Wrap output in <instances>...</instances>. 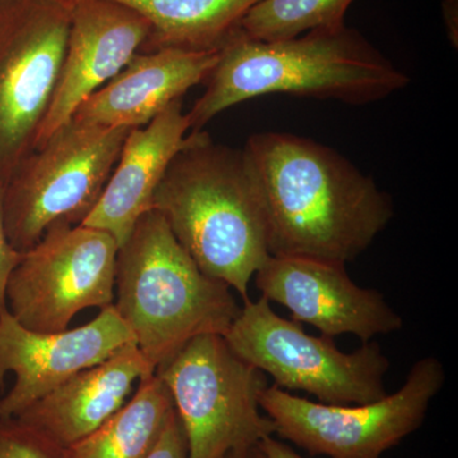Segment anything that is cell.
I'll return each instance as SVG.
<instances>
[{
	"label": "cell",
	"instance_id": "1",
	"mask_svg": "<svg viewBox=\"0 0 458 458\" xmlns=\"http://www.w3.org/2000/svg\"><path fill=\"white\" fill-rule=\"evenodd\" d=\"M242 150L264 207L270 256L345 264L394 218L393 200L375 180L324 144L264 131Z\"/></svg>",
	"mask_w": 458,
	"mask_h": 458
},
{
	"label": "cell",
	"instance_id": "16",
	"mask_svg": "<svg viewBox=\"0 0 458 458\" xmlns=\"http://www.w3.org/2000/svg\"><path fill=\"white\" fill-rule=\"evenodd\" d=\"M135 342L77 373L18 414L21 424L59 450L86 438L126 403L137 379L153 375Z\"/></svg>",
	"mask_w": 458,
	"mask_h": 458
},
{
	"label": "cell",
	"instance_id": "13",
	"mask_svg": "<svg viewBox=\"0 0 458 458\" xmlns=\"http://www.w3.org/2000/svg\"><path fill=\"white\" fill-rule=\"evenodd\" d=\"M149 31L146 18L116 0L75 2L59 78L35 148L123 71L143 49Z\"/></svg>",
	"mask_w": 458,
	"mask_h": 458
},
{
	"label": "cell",
	"instance_id": "4",
	"mask_svg": "<svg viewBox=\"0 0 458 458\" xmlns=\"http://www.w3.org/2000/svg\"><path fill=\"white\" fill-rule=\"evenodd\" d=\"M114 304L153 369L194 337L225 336L241 307L201 271L161 213L148 210L119 247Z\"/></svg>",
	"mask_w": 458,
	"mask_h": 458
},
{
	"label": "cell",
	"instance_id": "23",
	"mask_svg": "<svg viewBox=\"0 0 458 458\" xmlns=\"http://www.w3.org/2000/svg\"><path fill=\"white\" fill-rule=\"evenodd\" d=\"M442 17L452 47H458V0H442Z\"/></svg>",
	"mask_w": 458,
	"mask_h": 458
},
{
	"label": "cell",
	"instance_id": "17",
	"mask_svg": "<svg viewBox=\"0 0 458 458\" xmlns=\"http://www.w3.org/2000/svg\"><path fill=\"white\" fill-rule=\"evenodd\" d=\"M141 14L149 36L140 51L219 50L261 0H116Z\"/></svg>",
	"mask_w": 458,
	"mask_h": 458
},
{
	"label": "cell",
	"instance_id": "8",
	"mask_svg": "<svg viewBox=\"0 0 458 458\" xmlns=\"http://www.w3.org/2000/svg\"><path fill=\"white\" fill-rule=\"evenodd\" d=\"M445 367L436 357L419 360L393 394L360 405H327L267 386L260 408L276 436L310 456L382 458L426 420L430 403L445 386Z\"/></svg>",
	"mask_w": 458,
	"mask_h": 458
},
{
	"label": "cell",
	"instance_id": "14",
	"mask_svg": "<svg viewBox=\"0 0 458 458\" xmlns=\"http://www.w3.org/2000/svg\"><path fill=\"white\" fill-rule=\"evenodd\" d=\"M189 131L182 98L147 125L131 129L101 197L82 225L106 232L122 247L140 216L152 209L156 190L185 146Z\"/></svg>",
	"mask_w": 458,
	"mask_h": 458
},
{
	"label": "cell",
	"instance_id": "7",
	"mask_svg": "<svg viewBox=\"0 0 458 458\" xmlns=\"http://www.w3.org/2000/svg\"><path fill=\"white\" fill-rule=\"evenodd\" d=\"M225 339L238 357L288 393L303 391L327 405H360L387 394L390 361L378 344L339 351L334 337L310 335L301 324L274 311L264 297L243 302Z\"/></svg>",
	"mask_w": 458,
	"mask_h": 458
},
{
	"label": "cell",
	"instance_id": "25",
	"mask_svg": "<svg viewBox=\"0 0 458 458\" xmlns=\"http://www.w3.org/2000/svg\"><path fill=\"white\" fill-rule=\"evenodd\" d=\"M227 458H264V454H262L260 448L256 447L250 451L241 452V454H231Z\"/></svg>",
	"mask_w": 458,
	"mask_h": 458
},
{
	"label": "cell",
	"instance_id": "6",
	"mask_svg": "<svg viewBox=\"0 0 458 458\" xmlns=\"http://www.w3.org/2000/svg\"><path fill=\"white\" fill-rule=\"evenodd\" d=\"M185 433L189 458H227L259 447L276 427L261 414L267 376L225 336L194 337L157 367Z\"/></svg>",
	"mask_w": 458,
	"mask_h": 458
},
{
	"label": "cell",
	"instance_id": "18",
	"mask_svg": "<svg viewBox=\"0 0 458 458\" xmlns=\"http://www.w3.org/2000/svg\"><path fill=\"white\" fill-rule=\"evenodd\" d=\"M174 412L161 378L143 377L137 393L95 432L60 451V458H148Z\"/></svg>",
	"mask_w": 458,
	"mask_h": 458
},
{
	"label": "cell",
	"instance_id": "19",
	"mask_svg": "<svg viewBox=\"0 0 458 458\" xmlns=\"http://www.w3.org/2000/svg\"><path fill=\"white\" fill-rule=\"evenodd\" d=\"M354 0H261L241 21L240 32L256 41L297 38L316 29L345 25Z\"/></svg>",
	"mask_w": 458,
	"mask_h": 458
},
{
	"label": "cell",
	"instance_id": "5",
	"mask_svg": "<svg viewBox=\"0 0 458 458\" xmlns=\"http://www.w3.org/2000/svg\"><path fill=\"white\" fill-rule=\"evenodd\" d=\"M131 131L72 119L21 162L2 195L5 232L14 250L25 254L55 225H82Z\"/></svg>",
	"mask_w": 458,
	"mask_h": 458
},
{
	"label": "cell",
	"instance_id": "9",
	"mask_svg": "<svg viewBox=\"0 0 458 458\" xmlns=\"http://www.w3.org/2000/svg\"><path fill=\"white\" fill-rule=\"evenodd\" d=\"M77 0H0V192L35 149Z\"/></svg>",
	"mask_w": 458,
	"mask_h": 458
},
{
	"label": "cell",
	"instance_id": "24",
	"mask_svg": "<svg viewBox=\"0 0 458 458\" xmlns=\"http://www.w3.org/2000/svg\"><path fill=\"white\" fill-rule=\"evenodd\" d=\"M259 448H260L262 454H264V458H303L291 445L274 438V436L262 439Z\"/></svg>",
	"mask_w": 458,
	"mask_h": 458
},
{
	"label": "cell",
	"instance_id": "2",
	"mask_svg": "<svg viewBox=\"0 0 458 458\" xmlns=\"http://www.w3.org/2000/svg\"><path fill=\"white\" fill-rule=\"evenodd\" d=\"M204 83L203 95L186 113L190 132L265 95L367 105L405 89L410 78L360 31L342 25L279 41L251 40L237 30L219 49Z\"/></svg>",
	"mask_w": 458,
	"mask_h": 458
},
{
	"label": "cell",
	"instance_id": "11",
	"mask_svg": "<svg viewBox=\"0 0 458 458\" xmlns=\"http://www.w3.org/2000/svg\"><path fill=\"white\" fill-rule=\"evenodd\" d=\"M254 278L261 297L282 304L293 321L312 325L321 335L352 334L369 343L403 327L384 294L352 282L342 262L269 256Z\"/></svg>",
	"mask_w": 458,
	"mask_h": 458
},
{
	"label": "cell",
	"instance_id": "3",
	"mask_svg": "<svg viewBox=\"0 0 458 458\" xmlns=\"http://www.w3.org/2000/svg\"><path fill=\"white\" fill-rule=\"evenodd\" d=\"M152 209L203 273L250 300V283L270 254L264 207L242 149L189 132Z\"/></svg>",
	"mask_w": 458,
	"mask_h": 458
},
{
	"label": "cell",
	"instance_id": "22",
	"mask_svg": "<svg viewBox=\"0 0 458 458\" xmlns=\"http://www.w3.org/2000/svg\"><path fill=\"white\" fill-rule=\"evenodd\" d=\"M2 195L0 192V311H2L5 304V292H7V284L12 271L17 267L21 261L22 254L13 249L9 242L7 232H5L4 219H3Z\"/></svg>",
	"mask_w": 458,
	"mask_h": 458
},
{
	"label": "cell",
	"instance_id": "10",
	"mask_svg": "<svg viewBox=\"0 0 458 458\" xmlns=\"http://www.w3.org/2000/svg\"><path fill=\"white\" fill-rule=\"evenodd\" d=\"M117 251L106 232L55 225L12 271L5 292L9 313L29 330L59 333L78 312L111 306Z\"/></svg>",
	"mask_w": 458,
	"mask_h": 458
},
{
	"label": "cell",
	"instance_id": "21",
	"mask_svg": "<svg viewBox=\"0 0 458 458\" xmlns=\"http://www.w3.org/2000/svg\"><path fill=\"white\" fill-rule=\"evenodd\" d=\"M148 458H189L188 443L176 410L168 420L161 438Z\"/></svg>",
	"mask_w": 458,
	"mask_h": 458
},
{
	"label": "cell",
	"instance_id": "12",
	"mask_svg": "<svg viewBox=\"0 0 458 458\" xmlns=\"http://www.w3.org/2000/svg\"><path fill=\"white\" fill-rule=\"evenodd\" d=\"M135 342L114 304L89 324L59 333H38L0 311V387L7 373L16 384L0 400V419L14 418L77 373L98 366Z\"/></svg>",
	"mask_w": 458,
	"mask_h": 458
},
{
	"label": "cell",
	"instance_id": "15",
	"mask_svg": "<svg viewBox=\"0 0 458 458\" xmlns=\"http://www.w3.org/2000/svg\"><path fill=\"white\" fill-rule=\"evenodd\" d=\"M218 57L219 50L140 51L72 119L101 128H140L190 89L204 83Z\"/></svg>",
	"mask_w": 458,
	"mask_h": 458
},
{
	"label": "cell",
	"instance_id": "20",
	"mask_svg": "<svg viewBox=\"0 0 458 458\" xmlns=\"http://www.w3.org/2000/svg\"><path fill=\"white\" fill-rule=\"evenodd\" d=\"M60 451L16 418L0 419V458H60Z\"/></svg>",
	"mask_w": 458,
	"mask_h": 458
}]
</instances>
